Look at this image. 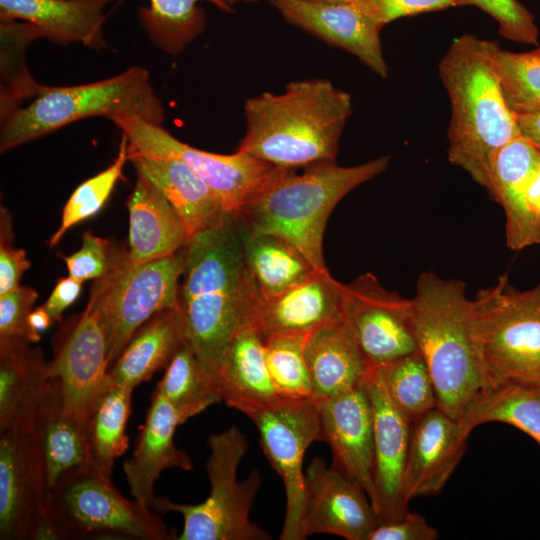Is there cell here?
Instances as JSON below:
<instances>
[{"label": "cell", "instance_id": "cell-9", "mask_svg": "<svg viewBox=\"0 0 540 540\" xmlns=\"http://www.w3.org/2000/svg\"><path fill=\"white\" fill-rule=\"evenodd\" d=\"M210 456L206 471L210 494L199 504H182L157 497L153 510L177 512L183 516L179 540H268L270 534L250 520L249 514L261 485V475L253 470L237 480L240 461L248 442L235 425L208 439Z\"/></svg>", "mask_w": 540, "mask_h": 540}, {"label": "cell", "instance_id": "cell-5", "mask_svg": "<svg viewBox=\"0 0 540 540\" xmlns=\"http://www.w3.org/2000/svg\"><path fill=\"white\" fill-rule=\"evenodd\" d=\"M414 333L434 382L437 407L459 421L489 382L471 330L466 285L422 273L412 299Z\"/></svg>", "mask_w": 540, "mask_h": 540}, {"label": "cell", "instance_id": "cell-16", "mask_svg": "<svg viewBox=\"0 0 540 540\" xmlns=\"http://www.w3.org/2000/svg\"><path fill=\"white\" fill-rule=\"evenodd\" d=\"M304 538L332 534L347 540H368L378 525L375 508L364 488L335 466L315 457L305 472Z\"/></svg>", "mask_w": 540, "mask_h": 540}, {"label": "cell", "instance_id": "cell-52", "mask_svg": "<svg viewBox=\"0 0 540 540\" xmlns=\"http://www.w3.org/2000/svg\"><path fill=\"white\" fill-rule=\"evenodd\" d=\"M259 0H223L225 4H227L229 7L233 8V5L241 2H254ZM273 1V0H270ZM347 1H355V0H347Z\"/></svg>", "mask_w": 540, "mask_h": 540}, {"label": "cell", "instance_id": "cell-33", "mask_svg": "<svg viewBox=\"0 0 540 540\" xmlns=\"http://www.w3.org/2000/svg\"><path fill=\"white\" fill-rule=\"evenodd\" d=\"M489 422L514 426L540 446V388L514 383L491 386L474 399L459 420L469 435Z\"/></svg>", "mask_w": 540, "mask_h": 540}, {"label": "cell", "instance_id": "cell-23", "mask_svg": "<svg viewBox=\"0 0 540 540\" xmlns=\"http://www.w3.org/2000/svg\"><path fill=\"white\" fill-rule=\"evenodd\" d=\"M30 343L19 337L0 339V432L34 430L56 384L49 375V361Z\"/></svg>", "mask_w": 540, "mask_h": 540}, {"label": "cell", "instance_id": "cell-21", "mask_svg": "<svg viewBox=\"0 0 540 540\" xmlns=\"http://www.w3.org/2000/svg\"><path fill=\"white\" fill-rule=\"evenodd\" d=\"M343 318L342 283L328 269L269 299H256L253 320L263 339L309 334Z\"/></svg>", "mask_w": 540, "mask_h": 540}, {"label": "cell", "instance_id": "cell-12", "mask_svg": "<svg viewBox=\"0 0 540 540\" xmlns=\"http://www.w3.org/2000/svg\"><path fill=\"white\" fill-rule=\"evenodd\" d=\"M259 433L261 448L281 477L286 510L281 540H303L306 504L303 459L309 445L321 441L319 412L313 399H285L249 417Z\"/></svg>", "mask_w": 540, "mask_h": 540}, {"label": "cell", "instance_id": "cell-28", "mask_svg": "<svg viewBox=\"0 0 540 540\" xmlns=\"http://www.w3.org/2000/svg\"><path fill=\"white\" fill-rule=\"evenodd\" d=\"M304 353L314 401L351 389L365 379L369 368L344 318L307 334Z\"/></svg>", "mask_w": 540, "mask_h": 540}, {"label": "cell", "instance_id": "cell-26", "mask_svg": "<svg viewBox=\"0 0 540 540\" xmlns=\"http://www.w3.org/2000/svg\"><path fill=\"white\" fill-rule=\"evenodd\" d=\"M114 0H0V19L35 25L55 44L107 47L103 38L104 10Z\"/></svg>", "mask_w": 540, "mask_h": 540}, {"label": "cell", "instance_id": "cell-4", "mask_svg": "<svg viewBox=\"0 0 540 540\" xmlns=\"http://www.w3.org/2000/svg\"><path fill=\"white\" fill-rule=\"evenodd\" d=\"M389 156L343 167L321 161L284 168L238 216L246 238L260 234L281 236L297 246L318 270L327 269L323 238L328 218L348 193L383 173Z\"/></svg>", "mask_w": 540, "mask_h": 540}, {"label": "cell", "instance_id": "cell-8", "mask_svg": "<svg viewBox=\"0 0 540 540\" xmlns=\"http://www.w3.org/2000/svg\"><path fill=\"white\" fill-rule=\"evenodd\" d=\"M45 511L57 539H174L152 508L124 497L94 466L62 475L48 489Z\"/></svg>", "mask_w": 540, "mask_h": 540}, {"label": "cell", "instance_id": "cell-53", "mask_svg": "<svg viewBox=\"0 0 540 540\" xmlns=\"http://www.w3.org/2000/svg\"><path fill=\"white\" fill-rule=\"evenodd\" d=\"M536 216H537V219H538V221L540 223V203H539V205L537 207V210H536Z\"/></svg>", "mask_w": 540, "mask_h": 540}, {"label": "cell", "instance_id": "cell-48", "mask_svg": "<svg viewBox=\"0 0 540 540\" xmlns=\"http://www.w3.org/2000/svg\"><path fill=\"white\" fill-rule=\"evenodd\" d=\"M82 281L71 276L58 279L52 293L42 305L53 321L62 319V314L79 297Z\"/></svg>", "mask_w": 540, "mask_h": 540}, {"label": "cell", "instance_id": "cell-6", "mask_svg": "<svg viewBox=\"0 0 540 540\" xmlns=\"http://www.w3.org/2000/svg\"><path fill=\"white\" fill-rule=\"evenodd\" d=\"M89 117H105L112 122L136 117L163 125L165 111L148 70L140 66L87 84L43 85L26 107L19 106L0 118V151L6 152Z\"/></svg>", "mask_w": 540, "mask_h": 540}, {"label": "cell", "instance_id": "cell-15", "mask_svg": "<svg viewBox=\"0 0 540 540\" xmlns=\"http://www.w3.org/2000/svg\"><path fill=\"white\" fill-rule=\"evenodd\" d=\"M0 435V539H29L48 493L39 439L35 430Z\"/></svg>", "mask_w": 540, "mask_h": 540}, {"label": "cell", "instance_id": "cell-44", "mask_svg": "<svg viewBox=\"0 0 540 540\" xmlns=\"http://www.w3.org/2000/svg\"><path fill=\"white\" fill-rule=\"evenodd\" d=\"M37 298V291L27 286H18L0 296V339L19 337L31 343L40 341V333L29 324V315Z\"/></svg>", "mask_w": 540, "mask_h": 540}, {"label": "cell", "instance_id": "cell-45", "mask_svg": "<svg viewBox=\"0 0 540 540\" xmlns=\"http://www.w3.org/2000/svg\"><path fill=\"white\" fill-rule=\"evenodd\" d=\"M382 28L397 19L462 5L460 0H355Z\"/></svg>", "mask_w": 540, "mask_h": 540}, {"label": "cell", "instance_id": "cell-1", "mask_svg": "<svg viewBox=\"0 0 540 540\" xmlns=\"http://www.w3.org/2000/svg\"><path fill=\"white\" fill-rule=\"evenodd\" d=\"M245 239L238 220L227 214L182 248L177 311L186 342L215 385L224 352L257 299L245 266Z\"/></svg>", "mask_w": 540, "mask_h": 540}, {"label": "cell", "instance_id": "cell-42", "mask_svg": "<svg viewBox=\"0 0 540 540\" xmlns=\"http://www.w3.org/2000/svg\"><path fill=\"white\" fill-rule=\"evenodd\" d=\"M124 252L117 251L109 240L86 231L82 234L81 248L69 256H63V260L68 276L84 282L110 274L120 263Z\"/></svg>", "mask_w": 540, "mask_h": 540}, {"label": "cell", "instance_id": "cell-14", "mask_svg": "<svg viewBox=\"0 0 540 540\" xmlns=\"http://www.w3.org/2000/svg\"><path fill=\"white\" fill-rule=\"evenodd\" d=\"M107 341L98 296L91 287L88 303L48 363L61 386L64 412L87 428L89 418L111 384Z\"/></svg>", "mask_w": 540, "mask_h": 540}, {"label": "cell", "instance_id": "cell-36", "mask_svg": "<svg viewBox=\"0 0 540 540\" xmlns=\"http://www.w3.org/2000/svg\"><path fill=\"white\" fill-rule=\"evenodd\" d=\"M38 38L43 35L35 25L0 19V118L35 98L43 87L34 80L25 60L26 49Z\"/></svg>", "mask_w": 540, "mask_h": 540}, {"label": "cell", "instance_id": "cell-43", "mask_svg": "<svg viewBox=\"0 0 540 540\" xmlns=\"http://www.w3.org/2000/svg\"><path fill=\"white\" fill-rule=\"evenodd\" d=\"M488 14L498 25L499 34L522 44H539V31L533 14L518 0H460Z\"/></svg>", "mask_w": 540, "mask_h": 540}, {"label": "cell", "instance_id": "cell-40", "mask_svg": "<svg viewBox=\"0 0 540 540\" xmlns=\"http://www.w3.org/2000/svg\"><path fill=\"white\" fill-rule=\"evenodd\" d=\"M306 335H277L265 341L272 382L281 398L312 399V383L305 359Z\"/></svg>", "mask_w": 540, "mask_h": 540}, {"label": "cell", "instance_id": "cell-46", "mask_svg": "<svg viewBox=\"0 0 540 540\" xmlns=\"http://www.w3.org/2000/svg\"><path fill=\"white\" fill-rule=\"evenodd\" d=\"M31 266L22 248L13 245L12 218L3 206L0 212V296L19 285L22 274Z\"/></svg>", "mask_w": 540, "mask_h": 540}, {"label": "cell", "instance_id": "cell-49", "mask_svg": "<svg viewBox=\"0 0 540 540\" xmlns=\"http://www.w3.org/2000/svg\"><path fill=\"white\" fill-rule=\"evenodd\" d=\"M516 117L521 134L540 149V111Z\"/></svg>", "mask_w": 540, "mask_h": 540}, {"label": "cell", "instance_id": "cell-18", "mask_svg": "<svg viewBox=\"0 0 540 540\" xmlns=\"http://www.w3.org/2000/svg\"><path fill=\"white\" fill-rule=\"evenodd\" d=\"M365 383L374 423V491L371 502L379 523H384L397 520L409 511L402 493V482L412 423L392 402L375 368H368Z\"/></svg>", "mask_w": 540, "mask_h": 540}, {"label": "cell", "instance_id": "cell-22", "mask_svg": "<svg viewBox=\"0 0 540 540\" xmlns=\"http://www.w3.org/2000/svg\"><path fill=\"white\" fill-rule=\"evenodd\" d=\"M539 166L540 149L522 134L491 159L488 192L504 210L506 243L514 251L540 244V224L527 205L528 187Z\"/></svg>", "mask_w": 540, "mask_h": 540}, {"label": "cell", "instance_id": "cell-25", "mask_svg": "<svg viewBox=\"0 0 540 540\" xmlns=\"http://www.w3.org/2000/svg\"><path fill=\"white\" fill-rule=\"evenodd\" d=\"M182 422L171 404L154 391L145 421L140 427L134 452L123 464L133 498L153 509L154 485L168 468L192 470L193 462L174 443V433Z\"/></svg>", "mask_w": 540, "mask_h": 540}, {"label": "cell", "instance_id": "cell-51", "mask_svg": "<svg viewBox=\"0 0 540 540\" xmlns=\"http://www.w3.org/2000/svg\"><path fill=\"white\" fill-rule=\"evenodd\" d=\"M52 322L53 319L43 306L32 310L29 315V324L31 328L38 333L46 330L52 324Z\"/></svg>", "mask_w": 540, "mask_h": 540}, {"label": "cell", "instance_id": "cell-38", "mask_svg": "<svg viewBox=\"0 0 540 540\" xmlns=\"http://www.w3.org/2000/svg\"><path fill=\"white\" fill-rule=\"evenodd\" d=\"M373 368L392 402L411 423L437 407L434 382L419 350Z\"/></svg>", "mask_w": 540, "mask_h": 540}, {"label": "cell", "instance_id": "cell-27", "mask_svg": "<svg viewBox=\"0 0 540 540\" xmlns=\"http://www.w3.org/2000/svg\"><path fill=\"white\" fill-rule=\"evenodd\" d=\"M129 212L128 260L142 264L180 251L188 233L180 218L145 175L137 172L134 189L127 200Z\"/></svg>", "mask_w": 540, "mask_h": 540}, {"label": "cell", "instance_id": "cell-17", "mask_svg": "<svg viewBox=\"0 0 540 540\" xmlns=\"http://www.w3.org/2000/svg\"><path fill=\"white\" fill-rule=\"evenodd\" d=\"M292 25L351 53L381 78L388 76L378 25L356 1L273 0Z\"/></svg>", "mask_w": 540, "mask_h": 540}, {"label": "cell", "instance_id": "cell-7", "mask_svg": "<svg viewBox=\"0 0 540 540\" xmlns=\"http://www.w3.org/2000/svg\"><path fill=\"white\" fill-rule=\"evenodd\" d=\"M471 330L489 387L540 388V283L521 291L500 276L471 300Z\"/></svg>", "mask_w": 540, "mask_h": 540}, {"label": "cell", "instance_id": "cell-19", "mask_svg": "<svg viewBox=\"0 0 540 540\" xmlns=\"http://www.w3.org/2000/svg\"><path fill=\"white\" fill-rule=\"evenodd\" d=\"M321 441L333 453V466L358 482L373 497L374 423L365 379L334 397L315 401Z\"/></svg>", "mask_w": 540, "mask_h": 540}, {"label": "cell", "instance_id": "cell-30", "mask_svg": "<svg viewBox=\"0 0 540 540\" xmlns=\"http://www.w3.org/2000/svg\"><path fill=\"white\" fill-rule=\"evenodd\" d=\"M185 342L177 309L159 311L138 329L109 369L111 382L134 389L166 368Z\"/></svg>", "mask_w": 540, "mask_h": 540}, {"label": "cell", "instance_id": "cell-24", "mask_svg": "<svg viewBox=\"0 0 540 540\" xmlns=\"http://www.w3.org/2000/svg\"><path fill=\"white\" fill-rule=\"evenodd\" d=\"M216 386L221 401L248 417L282 399L269 374L265 340L255 325L253 311L224 352Z\"/></svg>", "mask_w": 540, "mask_h": 540}, {"label": "cell", "instance_id": "cell-41", "mask_svg": "<svg viewBox=\"0 0 540 540\" xmlns=\"http://www.w3.org/2000/svg\"><path fill=\"white\" fill-rule=\"evenodd\" d=\"M128 160V138L122 133L117 157L105 170L82 182L67 200L61 217V223L49 240L54 247L64 234L74 225L97 214L118 180Z\"/></svg>", "mask_w": 540, "mask_h": 540}, {"label": "cell", "instance_id": "cell-3", "mask_svg": "<svg viewBox=\"0 0 540 540\" xmlns=\"http://www.w3.org/2000/svg\"><path fill=\"white\" fill-rule=\"evenodd\" d=\"M491 40L463 34L453 40L438 65L451 102L448 160L489 189L493 155L521 135L490 59Z\"/></svg>", "mask_w": 540, "mask_h": 540}, {"label": "cell", "instance_id": "cell-47", "mask_svg": "<svg viewBox=\"0 0 540 540\" xmlns=\"http://www.w3.org/2000/svg\"><path fill=\"white\" fill-rule=\"evenodd\" d=\"M438 531L420 514L410 510L401 518L379 523L368 540H435Z\"/></svg>", "mask_w": 540, "mask_h": 540}, {"label": "cell", "instance_id": "cell-50", "mask_svg": "<svg viewBox=\"0 0 540 540\" xmlns=\"http://www.w3.org/2000/svg\"><path fill=\"white\" fill-rule=\"evenodd\" d=\"M540 203V166L533 175L527 191V205L536 217V210ZM538 220V219H537ZM539 222V221H538ZM540 224V223H539Z\"/></svg>", "mask_w": 540, "mask_h": 540}, {"label": "cell", "instance_id": "cell-31", "mask_svg": "<svg viewBox=\"0 0 540 540\" xmlns=\"http://www.w3.org/2000/svg\"><path fill=\"white\" fill-rule=\"evenodd\" d=\"M34 430L40 443L48 489L65 473L94 466L87 428L64 412L58 380L37 415Z\"/></svg>", "mask_w": 540, "mask_h": 540}, {"label": "cell", "instance_id": "cell-11", "mask_svg": "<svg viewBox=\"0 0 540 540\" xmlns=\"http://www.w3.org/2000/svg\"><path fill=\"white\" fill-rule=\"evenodd\" d=\"M183 268V249L142 264H132L125 250L110 274L94 280L92 287L97 292L105 329L109 368L153 315L164 309H177Z\"/></svg>", "mask_w": 540, "mask_h": 540}, {"label": "cell", "instance_id": "cell-32", "mask_svg": "<svg viewBox=\"0 0 540 540\" xmlns=\"http://www.w3.org/2000/svg\"><path fill=\"white\" fill-rule=\"evenodd\" d=\"M244 261L261 300L277 296L320 271L297 246L274 234L246 238Z\"/></svg>", "mask_w": 540, "mask_h": 540}, {"label": "cell", "instance_id": "cell-39", "mask_svg": "<svg viewBox=\"0 0 540 540\" xmlns=\"http://www.w3.org/2000/svg\"><path fill=\"white\" fill-rule=\"evenodd\" d=\"M490 59L509 108L516 115L539 112L540 48L517 53L491 40Z\"/></svg>", "mask_w": 540, "mask_h": 540}, {"label": "cell", "instance_id": "cell-37", "mask_svg": "<svg viewBox=\"0 0 540 540\" xmlns=\"http://www.w3.org/2000/svg\"><path fill=\"white\" fill-rule=\"evenodd\" d=\"M154 391L171 404L182 424L221 402L213 379L187 342L174 354Z\"/></svg>", "mask_w": 540, "mask_h": 540}, {"label": "cell", "instance_id": "cell-35", "mask_svg": "<svg viewBox=\"0 0 540 540\" xmlns=\"http://www.w3.org/2000/svg\"><path fill=\"white\" fill-rule=\"evenodd\" d=\"M133 388L112 383L106 389L87 425L94 467L111 477L114 461L128 448L126 424L131 413Z\"/></svg>", "mask_w": 540, "mask_h": 540}, {"label": "cell", "instance_id": "cell-10", "mask_svg": "<svg viewBox=\"0 0 540 540\" xmlns=\"http://www.w3.org/2000/svg\"><path fill=\"white\" fill-rule=\"evenodd\" d=\"M128 138V154L173 158L188 167L217 196L226 213L240 215L284 169L249 154L224 155L186 144L163 125L128 117L113 122Z\"/></svg>", "mask_w": 540, "mask_h": 540}, {"label": "cell", "instance_id": "cell-29", "mask_svg": "<svg viewBox=\"0 0 540 540\" xmlns=\"http://www.w3.org/2000/svg\"><path fill=\"white\" fill-rule=\"evenodd\" d=\"M128 160L162 192L189 237L219 224L228 214L211 189L180 161L137 154H128Z\"/></svg>", "mask_w": 540, "mask_h": 540}, {"label": "cell", "instance_id": "cell-2", "mask_svg": "<svg viewBox=\"0 0 540 540\" xmlns=\"http://www.w3.org/2000/svg\"><path fill=\"white\" fill-rule=\"evenodd\" d=\"M351 113L350 94L329 80L293 81L281 93L245 101L246 129L236 151L284 168L336 162Z\"/></svg>", "mask_w": 540, "mask_h": 540}, {"label": "cell", "instance_id": "cell-20", "mask_svg": "<svg viewBox=\"0 0 540 540\" xmlns=\"http://www.w3.org/2000/svg\"><path fill=\"white\" fill-rule=\"evenodd\" d=\"M469 434L438 407L411 425L402 493L405 501L440 493L461 460Z\"/></svg>", "mask_w": 540, "mask_h": 540}, {"label": "cell", "instance_id": "cell-13", "mask_svg": "<svg viewBox=\"0 0 540 540\" xmlns=\"http://www.w3.org/2000/svg\"><path fill=\"white\" fill-rule=\"evenodd\" d=\"M342 310L369 367L418 350L412 299L386 289L374 274L342 283Z\"/></svg>", "mask_w": 540, "mask_h": 540}, {"label": "cell", "instance_id": "cell-34", "mask_svg": "<svg viewBox=\"0 0 540 540\" xmlns=\"http://www.w3.org/2000/svg\"><path fill=\"white\" fill-rule=\"evenodd\" d=\"M203 1L233 12L223 0H148V6L138 9L140 24L156 47L178 55L206 28V15L200 6Z\"/></svg>", "mask_w": 540, "mask_h": 540}]
</instances>
